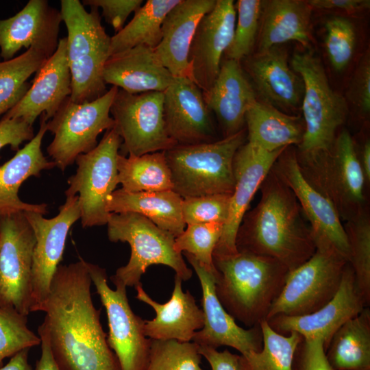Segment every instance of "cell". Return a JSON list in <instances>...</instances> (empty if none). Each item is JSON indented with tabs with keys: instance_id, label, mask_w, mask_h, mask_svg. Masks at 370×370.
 <instances>
[{
	"instance_id": "6da1fadb",
	"label": "cell",
	"mask_w": 370,
	"mask_h": 370,
	"mask_svg": "<svg viewBox=\"0 0 370 370\" xmlns=\"http://www.w3.org/2000/svg\"><path fill=\"white\" fill-rule=\"evenodd\" d=\"M86 261L59 265L43 306L51 350L60 370H121L92 301Z\"/></svg>"
},
{
	"instance_id": "7a4b0ae2",
	"label": "cell",
	"mask_w": 370,
	"mask_h": 370,
	"mask_svg": "<svg viewBox=\"0 0 370 370\" xmlns=\"http://www.w3.org/2000/svg\"><path fill=\"white\" fill-rule=\"evenodd\" d=\"M260 188V201L238 227L237 251L274 258L291 271L316 251L310 226L294 193L272 169Z\"/></svg>"
},
{
	"instance_id": "3957f363",
	"label": "cell",
	"mask_w": 370,
	"mask_h": 370,
	"mask_svg": "<svg viewBox=\"0 0 370 370\" xmlns=\"http://www.w3.org/2000/svg\"><path fill=\"white\" fill-rule=\"evenodd\" d=\"M212 259L215 292L225 310L249 328L266 320L288 269L274 258L244 251Z\"/></svg>"
},
{
	"instance_id": "277c9868",
	"label": "cell",
	"mask_w": 370,
	"mask_h": 370,
	"mask_svg": "<svg viewBox=\"0 0 370 370\" xmlns=\"http://www.w3.org/2000/svg\"><path fill=\"white\" fill-rule=\"evenodd\" d=\"M291 66L304 84L301 106L304 134L295 149L297 160L302 161L332 149L338 129L347 118L348 105L332 88L321 59L312 51H296Z\"/></svg>"
},
{
	"instance_id": "5b68a950",
	"label": "cell",
	"mask_w": 370,
	"mask_h": 370,
	"mask_svg": "<svg viewBox=\"0 0 370 370\" xmlns=\"http://www.w3.org/2000/svg\"><path fill=\"white\" fill-rule=\"evenodd\" d=\"M60 12L67 29L71 99L78 103L92 101L107 92L103 71L110 57L111 37L101 25L97 8L88 12L79 0H61Z\"/></svg>"
},
{
	"instance_id": "8992f818",
	"label": "cell",
	"mask_w": 370,
	"mask_h": 370,
	"mask_svg": "<svg viewBox=\"0 0 370 370\" xmlns=\"http://www.w3.org/2000/svg\"><path fill=\"white\" fill-rule=\"evenodd\" d=\"M245 128L214 142L180 145L164 151L171 173L173 190L182 198L213 194L232 195L233 162L246 143Z\"/></svg>"
},
{
	"instance_id": "52a82bcc",
	"label": "cell",
	"mask_w": 370,
	"mask_h": 370,
	"mask_svg": "<svg viewBox=\"0 0 370 370\" xmlns=\"http://www.w3.org/2000/svg\"><path fill=\"white\" fill-rule=\"evenodd\" d=\"M107 227L110 241L126 242L131 247L128 262L118 268L110 277L112 282L135 287L140 283L147 268L153 264L169 267L182 281L192 277L193 271L182 253L174 249L175 238L143 216L134 212L110 213Z\"/></svg>"
},
{
	"instance_id": "ba28073f",
	"label": "cell",
	"mask_w": 370,
	"mask_h": 370,
	"mask_svg": "<svg viewBox=\"0 0 370 370\" xmlns=\"http://www.w3.org/2000/svg\"><path fill=\"white\" fill-rule=\"evenodd\" d=\"M298 164L306 180L332 202L341 220L353 218L367 206L365 177L346 130L338 133L329 152Z\"/></svg>"
},
{
	"instance_id": "9c48e42d",
	"label": "cell",
	"mask_w": 370,
	"mask_h": 370,
	"mask_svg": "<svg viewBox=\"0 0 370 370\" xmlns=\"http://www.w3.org/2000/svg\"><path fill=\"white\" fill-rule=\"evenodd\" d=\"M119 88L114 86L99 98L78 103L69 97L47 122L53 139L47 148L56 166L64 171L76 158L93 149L97 137L114 127L110 108Z\"/></svg>"
},
{
	"instance_id": "30bf717a",
	"label": "cell",
	"mask_w": 370,
	"mask_h": 370,
	"mask_svg": "<svg viewBox=\"0 0 370 370\" xmlns=\"http://www.w3.org/2000/svg\"><path fill=\"white\" fill-rule=\"evenodd\" d=\"M122 140L114 127L97 145L75 159L76 173L68 179L66 197L77 195L84 228L107 224V203L117 186V157Z\"/></svg>"
},
{
	"instance_id": "8fae6325",
	"label": "cell",
	"mask_w": 370,
	"mask_h": 370,
	"mask_svg": "<svg viewBox=\"0 0 370 370\" xmlns=\"http://www.w3.org/2000/svg\"><path fill=\"white\" fill-rule=\"evenodd\" d=\"M347 262L334 251L316 248L307 261L288 272L266 321L277 315L308 314L325 305L336 293Z\"/></svg>"
},
{
	"instance_id": "7c38bea8",
	"label": "cell",
	"mask_w": 370,
	"mask_h": 370,
	"mask_svg": "<svg viewBox=\"0 0 370 370\" xmlns=\"http://www.w3.org/2000/svg\"><path fill=\"white\" fill-rule=\"evenodd\" d=\"M122 143L119 154L139 156L177 145L166 132L163 92L131 94L119 88L110 108Z\"/></svg>"
},
{
	"instance_id": "4fadbf2b",
	"label": "cell",
	"mask_w": 370,
	"mask_h": 370,
	"mask_svg": "<svg viewBox=\"0 0 370 370\" xmlns=\"http://www.w3.org/2000/svg\"><path fill=\"white\" fill-rule=\"evenodd\" d=\"M86 267L106 310L109 328L107 341L121 370H146L151 339L145 333V320L136 314L130 305L126 286L114 282L116 288L112 289L105 269L88 262Z\"/></svg>"
},
{
	"instance_id": "5bb4252c",
	"label": "cell",
	"mask_w": 370,
	"mask_h": 370,
	"mask_svg": "<svg viewBox=\"0 0 370 370\" xmlns=\"http://www.w3.org/2000/svg\"><path fill=\"white\" fill-rule=\"evenodd\" d=\"M36 243L24 212L0 214V306L27 316Z\"/></svg>"
},
{
	"instance_id": "9a60e30c",
	"label": "cell",
	"mask_w": 370,
	"mask_h": 370,
	"mask_svg": "<svg viewBox=\"0 0 370 370\" xmlns=\"http://www.w3.org/2000/svg\"><path fill=\"white\" fill-rule=\"evenodd\" d=\"M272 169L296 197L310 226L316 248L334 251L349 262V245L341 219L332 202L303 176L295 149L286 148Z\"/></svg>"
},
{
	"instance_id": "2e32d148",
	"label": "cell",
	"mask_w": 370,
	"mask_h": 370,
	"mask_svg": "<svg viewBox=\"0 0 370 370\" xmlns=\"http://www.w3.org/2000/svg\"><path fill=\"white\" fill-rule=\"evenodd\" d=\"M36 239L32 267V293L30 312L42 311L50 286L64 251L69 232L81 218L77 195L67 197L58 214L46 219L40 213L24 212Z\"/></svg>"
},
{
	"instance_id": "e0dca14e",
	"label": "cell",
	"mask_w": 370,
	"mask_h": 370,
	"mask_svg": "<svg viewBox=\"0 0 370 370\" xmlns=\"http://www.w3.org/2000/svg\"><path fill=\"white\" fill-rule=\"evenodd\" d=\"M199 280L204 325L192 339L199 346L217 349L228 346L241 355L260 352L262 347V333L260 325L249 329L240 327L235 319L225 310L215 292L216 275L204 267L193 256L184 252Z\"/></svg>"
},
{
	"instance_id": "ac0fdd59",
	"label": "cell",
	"mask_w": 370,
	"mask_h": 370,
	"mask_svg": "<svg viewBox=\"0 0 370 370\" xmlns=\"http://www.w3.org/2000/svg\"><path fill=\"white\" fill-rule=\"evenodd\" d=\"M365 307L367 306L356 285L353 269L347 262L336 293L325 305L308 314L277 315L267 321L274 331L280 334L288 335L295 332L303 338L321 339L325 352L338 328Z\"/></svg>"
},
{
	"instance_id": "d6986e66",
	"label": "cell",
	"mask_w": 370,
	"mask_h": 370,
	"mask_svg": "<svg viewBox=\"0 0 370 370\" xmlns=\"http://www.w3.org/2000/svg\"><path fill=\"white\" fill-rule=\"evenodd\" d=\"M233 0H217L214 8L199 21L188 52L191 79L206 92L214 84L235 28Z\"/></svg>"
},
{
	"instance_id": "ffe728a7",
	"label": "cell",
	"mask_w": 370,
	"mask_h": 370,
	"mask_svg": "<svg viewBox=\"0 0 370 370\" xmlns=\"http://www.w3.org/2000/svg\"><path fill=\"white\" fill-rule=\"evenodd\" d=\"M285 149L267 151L246 142L237 150L233 162L235 186L229 214L213 256L238 252L236 238L243 218L256 192Z\"/></svg>"
},
{
	"instance_id": "44dd1931",
	"label": "cell",
	"mask_w": 370,
	"mask_h": 370,
	"mask_svg": "<svg viewBox=\"0 0 370 370\" xmlns=\"http://www.w3.org/2000/svg\"><path fill=\"white\" fill-rule=\"evenodd\" d=\"M163 94L166 132L176 145L217 140L211 112L201 90L191 79L174 77Z\"/></svg>"
},
{
	"instance_id": "7402d4cb",
	"label": "cell",
	"mask_w": 370,
	"mask_h": 370,
	"mask_svg": "<svg viewBox=\"0 0 370 370\" xmlns=\"http://www.w3.org/2000/svg\"><path fill=\"white\" fill-rule=\"evenodd\" d=\"M245 73L262 101L290 114L301 108L304 93L301 77L289 66L287 51L279 45L243 60Z\"/></svg>"
},
{
	"instance_id": "603a6c76",
	"label": "cell",
	"mask_w": 370,
	"mask_h": 370,
	"mask_svg": "<svg viewBox=\"0 0 370 370\" xmlns=\"http://www.w3.org/2000/svg\"><path fill=\"white\" fill-rule=\"evenodd\" d=\"M60 12L46 0H29L12 17L0 18V56L4 61L12 59L22 48L31 47L49 58L58 42Z\"/></svg>"
},
{
	"instance_id": "cb8c5ba5",
	"label": "cell",
	"mask_w": 370,
	"mask_h": 370,
	"mask_svg": "<svg viewBox=\"0 0 370 370\" xmlns=\"http://www.w3.org/2000/svg\"><path fill=\"white\" fill-rule=\"evenodd\" d=\"M71 95V75L66 55V38L59 39L54 53L36 73L29 90L2 119H21L33 125L42 113L51 119Z\"/></svg>"
},
{
	"instance_id": "d4e9b609",
	"label": "cell",
	"mask_w": 370,
	"mask_h": 370,
	"mask_svg": "<svg viewBox=\"0 0 370 370\" xmlns=\"http://www.w3.org/2000/svg\"><path fill=\"white\" fill-rule=\"evenodd\" d=\"M203 95L208 109L218 120L223 138L245 128V114L258 99L241 62L229 59L221 60L214 84Z\"/></svg>"
},
{
	"instance_id": "484cf974",
	"label": "cell",
	"mask_w": 370,
	"mask_h": 370,
	"mask_svg": "<svg viewBox=\"0 0 370 370\" xmlns=\"http://www.w3.org/2000/svg\"><path fill=\"white\" fill-rule=\"evenodd\" d=\"M217 0H180L166 14L160 42L154 49L160 62L174 77L191 79L188 52L201 18L214 7Z\"/></svg>"
},
{
	"instance_id": "4316f807",
	"label": "cell",
	"mask_w": 370,
	"mask_h": 370,
	"mask_svg": "<svg viewBox=\"0 0 370 370\" xmlns=\"http://www.w3.org/2000/svg\"><path fill=\"white\" fill-rule=\"evenodd\" d=\"M182 282L181 278L175 275L171 297L164 304L153 300L145 291L141 282L135 286L136 298L150 306L156 312L152 320H145V333L147 338L190 342L195 332L202 328V309L188 291H183Z\"/></svg>"
},
{
	"instance_id": "83f0119b",
	"label": "cell",
	"mask_w": 370,
	"mask_h": 370,
	"mask_svg": "<svg viewBox=\"0 0 370 370\" xmlns=\"http://www.w3.org/2000/svg\"><path fill=\"white\" fill-rule=\"evenodd\" d=\"M47 121L42 113L39 130L34 137L0 166V214L19 211L36 212L42 215L48 213L46 204H28L18 197L19 188L26 180L32 176L39 177L42 171L56 166L41 149L42 138L47 131Z\"/></svg>"
},
{
	"instance_id": "f1b7e54d",
	"label": "cell",
	"mask_w": 370,
	"mask_h": 370,
	"mask_svg": "<svg viewBox=\"0 0 370 370\" xmlns=\"http://www.w3.org/2000/svg\"><path fill=\"white\" fill-rule=\"evenodd\" d=\"M105 83L131 94L164 92L174 77L160 62L154 49L138 45L113 54L105 63Z\"/></svg>"
},
{
	"instance_id": "f546056e",
	"label": "cell",
	"mask_w": 370,
	"mask_h": 370,
	"mask_svg": "<svg viewBox=\"0 0 370 370\" xmlns=\"http://www.w3.org/2000/svg\"><path fill=\"white\" fill-rule=\"evenodd\" d=\"M312 7L308 1H262L257 38L258 51L267 50L288 41L298 42L309 49L312 37Z\"/></svg>"
},
{
	"instance_id": "4dcf8cb0",
	"label": "cell",
	"mask_w": 370,
	"mask_h": 370,
	"mask_svg": "<svg viewBox=\"0 0 370 370\" xmlns=\"http://www.w3.org/2000/svg\"><path fill=\"white\" fill-rule=\"evenodd\" d=\"M182 200L173 190L129 192L119 188L110 196L106 208L109 213L140 214L176 238L186 227L182 212Z\"/></svg>"
},
{
	"instance_id": "1f68e13d",
	"label": "cell",
	"mask_w": 370,
	"mask_h": 370,
	"mask_svg": "<svg viewBox=\"0 0 370 370\" xmlns=\"http://www.w3.org/2000/svg\"><path fill=\"white\" fill-rule=\"evenodd\" d=\"M245 121L247 142L267 151L297 147L304 134L300 116L285 113L258 99L247 110Z\"/></svg>"
},
{
	"instance_id": "d6a6232c",
	"label": "cell",
	"mask_w": 370,
	"mask_h": 370,
	"mask_svg": "<svg viewBox=\"0 0 370 370\" xmlns=\"http://www.w3.org/2000/svg\"><path fill=\"white\" fill-rule=\"evenodd\" d=\"M334 370H370V310L365 307L334 334L325 351Z\"/></svg>"
},
{
	"instance_id": "836d02e7",
	"label": "cell",
	"mask_w": 370,
	"mask_h": 370,
	"mask_svg": "<svg viewBox=\"0 0 370 370\" xmlns=\"http://www.w3.org/2000/svg\"><path fill=\"white\" fill-rule=\"evenodd\" d=\"M180 0H148L130 23L111 37L110 56L138 45L155 49L160 42L162 25L169 11Z\"/></svg>"
},
{
	"instance_id": "e575fe53",
	"label": "cell",
	"mask_w": 370,
	"mask_h": 370,
	"mask_svg": "<svg viewBox=\"0 0 370 370\" xmlns=\"http://www.w3.org/2000/svg\"><path fill=\"white\" fill-rule=\"evenodd\" d=\"M116 165L118 184L126 191L173 190L171 173L164 151L139 156L119 154Z\"/></svg>"
},
{
	"instance_id": "d590c367",
	"label": "cell",
	"mask_w": 370,
	"mask_h": 370,
	"mask_svg": "<svg viewBox=\"0 0 370 370\" xmlns=\"http://www.w3.org/2000/svg\"><path fill=\"white\" fill-rule=\"evenodd\" d=\"M260 326L262 349L239 355L237 370H293L294 354L302 336L295 332L280 334L266 320L262 321Z\"/></svg>"
},
{
	"instance_id": "8d00e7d4",
	"label": "cell",
	"mask_w": 370,
	"mask_h": 370,
	"mask_svg": "<svg viewBox=\"0 0 370 370\" xmlns=\"http://www.w3.org/2000/svg\"><path fill=\"white\" fill-rule=\"evenodd\" d=\"M47 59L42 52L33 47L9 60L1 61L0 56V116L23 97L31 86L28 78Z\"/></svg>"
},
{
	"instance_id": "74e56055",
	"label": "cell",
	"mask_w": 370,
	"mask_h": 370,
	"mask_svg": "<svg viewBox=\"0 0 370 370\" xmlns=\"http://www.w3.org/2000/svg\"><path fill=\"white\" fill-rule=\"evenodd\" d=\"M358 291L365 304L370 303V218L366 206L343 224Z\"/></svg>"
},
{
	"instance_id": "f35d334b",
	"label": "cell",
	"mask_w": 370,
	"mask_h": 370,
	"mask_svg": "<svg viewBox=\"0 0 370 370\" xmlns=\"http://www.w3.org/2000/svg\"><path fill=\"white\" fill-rule=\"evenodd\" d=\"M199 350L194 342L151 339L146 370H204Z\"/></svg>"
},
{
	"instance_id": "ab89813d",
	"label": "cell",
	"mask_w": 370,
	"mask_h": 370,
	"mask_svg": "<svg viewBox=\"0 0 370 370\" xmlns=\"http://www.w3.org/2000/svg\"><path fill=\"white\" fill-rule=\"evenodd\" d=\"M223 225L221 222L187 225L183 232L175 238L174 249L177 252L190 254L217 276L212 256Z\"/></svg>"
},
{
	"instance_id": "60d3db41",
	"label": "cell",
	"mask_w": 370,
	"mask_h": 370,
	"mask_svg": "<svg viewBox=\"0 0 370 370\" xmlns=\"http://www.w3.org/2000/svg\"><path fill=\"white\" fill-rule=\"evenodd\" d=\"M237 18L232 42L224 53L225 59L241 62L250 56L257 42L262 1L238 0L235 3Z\"/></svg>"
},
{
	"instance_id": "b9f144b4",
	"label": "cell",
	"mask_w": 370,
	"mask_h": 370,
	"mask_svg": "<svg viewBox=\"0 0 370 370\" xmlns=\"http://www.w3.org/2000/svg\"><path fill=\"white\" fill-rule=\"evenodd\" d=\"M325 46L333 69L341 72L350 62L356 44L354 23L347 18L335 16L325 24Z\"/></svg>"
},
{
	"instance_id": "7bdbcfd3",
	"label": "cell",
	"mask_w": 370,
	"mask_h": 370,
	"mask_svg": "<svg viewBox=\"0 0 370 370\" xmlns=\"http://www.w3.org/2000/svg\"><path fill=\"white\" fill-rule=\"evenodd\" d=\"M27 316L0 306V367L17 352L40 344V338L27 326Z\"/></svg>"
},
{
	"instance_id": "ee69618b",
	"label": "cell",
	"mask_w": 370,
	"mask_h": 370,
	"mask_svg": "<svg viewBox=\"0 0 370 370\" xmlns=\"http://www.w3.org/2000/svg\"><path fill=\"white\" fill-rule=\"evenodd\" d=\"M230 194H213L183 198L182 212L187 225L221 222L225 224L230 210Z\"/></svg>"
},
{
	"instance_id": "f6af8a7d",
	"label": "cell",
	"mask_w": 370,
	"mask_h": 370,
	"mask_svg": "<svg viewBox=\"0 0 370 370\" xmlns=\"http://www.w3.org/2000/svg\"><path fill=\"white\" fill-rule=\"evenodd\" d=\"M348 98L362 116L370 111V56L369 51L360 59L348 90Z\"/></svg>"
},
{
	"instance_id": "bcb514c9",
	"label": "cell",
	"mask_w": 370,
	"mask_h": 370,
	"mask_svg": "<svg viewBox=\"0 0 370 370\" xmlns=\"http://www.w3.org/2000/svg\"><path fill=\"white\" fill-rule=\"evenodd\" d=\"M143 2V0H83L82 3L90 8H101L103 17L116 34L124 27L130 14L135 12Z\"/></svg>"
},
{
	"instance_id": "7dc6e473",
	"label": "cell",
	"mask_w": 370,
	"mask_h": 370,
	"mask_svg": "<svg viewBox=\"0 0 370 370\" xmlns=\"http://www.w3.org/2000/svg\"><path fill=\"white\" fill-rule=\"evenodd\" d=\"M293 370H334L326 358L321 339L302 338L294 354Z\"/></svg>"
},
{
	"instance_id": "c3c4849f",
	"label": "cell",
	"mask_w": 370,
	"mask_h": 370,
	"mask_svg": "<svg viewBox=\"0 0 370 370\" xmlns=\"http://www.w3.org/2000/svg\"><path fill=\"white\" fill-rule=\"evenodd\" d=\"M33 125L21 119H1L0 151L10 145L12 150L17 151L20 145L34 137Z\"/></svg>"
},
{
	"instance_id": "681fc988",
	"label": "cell",
	"mask_w": 370,
	"mask_h": 370,
	"mask_svg": "<svg viewBox=\"0 0 370 370\" xmlns=\"http://www.w3.org/2000/svg\"><path fill=\"white\" fill-rule=\"evenodd\" d=\"M312 8L346 14H355L369 9V0H310Z\"/></svg>"
},
{
	"instance_id": "f907efd6",
	"label": "cell",
	"mask_w": 370,
	"mask_h": 370,
	"mask_svg": "<svg viewBox=\"0 0 370 370\" xmlns=\"http://www.w3.org/2000/svg\"><path fill=\"white\" fill-rule=\"evenodd\" d=\"M199 353L210 366V370H237L239 355L227 349L219 352L216 349L199 346Z\"/></svg>"
},
{
	"instance_id": "816d5d0a",
	"label": "cell",
	"mask_w": 370,
	"mask_h": 370,
	"mask_svg": "<svg viewBox=\"0 0 370 370\" xmlns=\"http://www.w3.org/2000/svg\"><path fill=\"white\" fill-rule=\"evenodd\" d=\"M38 334L40 338L41 354L34 370H60L52 354L48 330L43 322L38 328Z\"/></svg>"
},
{
	"instance_id": "f5cc1de1",
	"label": "cell",
	"mask_w": 370,
	"mask_h": 370,
	"mask_svg": "<svg viewBox=\"0 0 370 370\" xmlns=\"http://www.w3.org/2000/svg\"><path fill=\"white\" fill-rule=\"evenodd\" d=\"M356 149V147H355ZM366 184L370 182V140L366 138L358 150L356 149Z\"/></svg>"
},
{
	"instance_id": "db71d44e",
	"label": "cell",
	"mask_w": 370,
	"mask_h": 370,
	"mask_svg": "<svg viewBox=\"0 0 370 370\" xmlns=\"http://www.w3.org/2000/svg\"><path fill=\"white\" fill-rule=\"evenodd\" d=\"M29 349H24L12 356L9 362L0 370H32L28 362Z\"/></svg>"
}]
</instances>
